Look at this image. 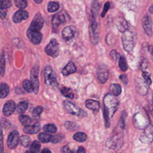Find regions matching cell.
<instances>
[{
  "label": "cell",
  "mask_w": 153,
  "mask_h": 153,
  "mask_svg": "<svg viewBox=\"0 0 153 153\" xmlns=\"http://www.w3.org/2000/svg\"><path fill=\"white\" fill-rule=\"evenodd\" d=\"M5 72V60L4 54L0 55V75L4 76Z\"/></svg>",
  "instance_id": "cell-32"
},
{
  "label": "cell",
  "mask_w": 153,
  "mask_h": 153,
  "mask_svg": "<svg viewBox=\"0 0 153 153\" xmlns=\"http://www.w3.org/2000/svg\"><path fill=\"white\" fill-rule=\"evenodd\" d=\"M138 68H139V69L143 71L148 68V61L145 58L141 57V58L139 60Z\"/></svg>",
  "instance_id": "cell-39"
},
{
  "label": "cell",
  "mask_w": 153,
  "mask_h": 153,
  "mask_svg": "<svg viewBox=\"0 0 153 153\" xmlns=\"http://www.w3.org/2000/svg\"><path fill=\"white\" fill-rule=\"evenodd\" d=\"M40 130V124L39 123H35L33 125H26L23 128V131L27 134H35L38 133Z\"/></svg>",
  "instance_id": "cell-21"
},
{
  "label": "cell",
  "mask_w": 153,
  "mask_h": 153,
  "mask_svg": "<svg viewBox=\"0 0 153 153\" xmlns=\"http://www.w3.org/2000/svg\"><path fill=\"white\" fill-rule=\"evenodd\" d=\"M39 71V67H33L30 71V82L32 84L33 92L37 94L39 91V79L38 74Z\"/></svg>",
  "instance_id": "cell-9"
},
{
  "label": "cell",
  "mask_w": 153,
  "mask_h": 153,
  "mask_svg": "<svg viewBox=\"0 0 153 153\" xmlns=\"http://www.w3.org/2000/svg\"><path fill=\"white\" fill-rule=\"evenodd\" d=\"M63 105L66 111L71 114L75 115H82L86 114L82 109H79L74 103L68 100H65L63 102Z\"/></svg>",
  "instance_id": "cell-7"
},
{
  "label": "cell",
  "mask_w": 153,
  "mask_h": 153,
  "mask_svg": "<svg viewBox=\"0 0 153 153\" xmlns=\"http://www.w3.org/2000/svg\"><path fill=\"white\" fill-rule=\"evenodd\" d=\"M23 87L27 93H32L33 91L32 84L31 82L28 79H25L23 82Z\"/></svg>",
  "instance_id": "cell-37"
},
{
  "label": "cell",
  "mask_w": 153,
  "mask_h": 153,
  "mask_svg": "<svg viewBox=\"0 0 153 153\" xmlns=\"http://www.w3.org/2000/svg\"><path fill=\"white\" fill-rule=\"evenodd\" d=\"M11 126V123L10 121L5 118H2L0 120V126L4 127V128H8Z\"/></svg>",
  "instance_id": "cell-43"
},
{
  "label": "cell",
  "mask_w": 153,
  "mask_h": 153,
  "mask_svg": "<svg viewBox=\"0 0 153 153\" xmlns=\"http://www.w3.org/2000/svg\"><path fill=\"white\" fill-rule=\"evenodd\" d=\"M103 117L105 125L108 128L110 126V118H112L119 106V102L114 96L108 94L103 99Z\"/></svg>",
  "instance_id": "cell-1"
},
{
  "label": "cell",
  "mask_w": 153,
  "mask_h": 153,
  "mask_svg": "<svg viewBox=\"0 0 153 153\" xmlns=\"http://www.w3.org/2000/svg\"><path fill=\"white\" fill-rule=\"evenodd\" d=\"M26 35L30 41L33 44H39L42 38V35L39 31L33 30L30 29L27 30Z\"/></svg>",
  "instance_id": "cell-10"
},
{
  "label": "cell",
  "mask_w": 153,
  "mask_h": 153,
  "mask_svg": "<svg viewBox=\"0 0 153 153\" xmlns=\"http://www.w3.org/2000/svg\"><path fill=\"white\" fill-rule=\"evenodd\" d=\"M44 25V20L40 13H37L33 17L29 29L39 31Z\"/></svg>",
  "instance_id": "cell-12"
},
{
  "label": "cell",
  "mask_w": 153,
  "mask_h": 153,
  "mask_svg": "<svg viewBox=\"0 0 153 153\" xmlns=\"http://www.w3.org/2000/svg\"><path fill=\"white\" fill-rule=\"evenodd\" d=\"M45 51L48 56L54 58L56 57L59 52V45L57 41L54 38L51 39L45 48Z\"/></svg>",
  "instance_id": "cell-5"
},
{
  "label": "cell",
  "mask_w": 153,
  "mask_h": 153,
  "mask_svg": "<svg viewBox=\"0 0 153 153\" xmlns=\"http://www.w3.org/2000/svg\"><path fill=\"white\" fill-rule=\"evenodd\" d=\"M51 135L47 133H40L38 135V138L39 140L42 143H48L51 142Z\"/></svg>",
  "instance_id": "cell-26"
},
{
  "label": "cell",
  "mask_w": 153,
  "mask_h": 153,
  "mask_svg": "<svg viewBox=\"0 0 153 153\" xmlns=\"http://www.w3.org/2000/svg\"><path fill=\"white\" fill-rule=\"evenodd\" d=\"M42 153H45V152H51V151L49 150L48 148H44L42 151Z\"/></svg>",
  "instance_id": "cell-54"
},
{
  "label": "cell",
  "mask_w": 153,
  "mask_h": 153,
  "mask_svg": "<svg viewBox=\"0 0 153 153\" xmlns=\"http://www.w3.org/2000/svg\"><path fill=\"white\" fill-rule=\"evenodd\" d=\"M27 106H28V104L26 102H19L17 105V112L19 114H22L24 113L26 109H27Z\"/></svg>",
  "instance_id": "cell-30"
},
{
  "label": "cell",
  "mask_w": 153,
  "mask_h": 153,
  "mask_svg": "<svg viewBox=\"0 0 153 153\" xmlns=\"http://www.w3.org/2000/svg\"><path fill=\"white\" fill-rule=\"evenodd\" d=\"M11 6V2L10 0H0V7L8 8Z\"/></svg>",
  "instance_id": "cell-44"
},
{
  "label": "cell",
  "mask_w": 153,
  "mask_h": 153,
  "mask_svg": "<svg viewBox=\"0 0 153 153\" xmlns=\"http://www.w3.org/2000/svg\"><path fill=\"white\" fill-rule=\"evenodd\" d=\"M66 22V17L62 11L54 14L52 18V26L53 30L57 29L60 25Z\"/></svg>",
  "instance_id": "cell-13"
},
{
  "label": "cell",
  "mask_w": 153,
  "mask_h": 153,
  "mask_svg": "<svg viewBox=\"0 0 153 153\" xmlns=\"http://www.w3.org/2000/svg\"><path fill=\"white\" fill-rule=\"evenodd\" d=\"M19 142V133L14 130L8 135L7 139V146L10 149H15L18 145Z\"/></svg>",
  "instance_id": "cell-8"
},
{
  "label": "cell",
  "mask_w": 153,
  "mask_h": 153,
  "mask_svg": "<svg viewBox=\"0 0 153 153\" xmlns=\"http://www.w3.org/2000/svg\"><path fill=\"white\" fill-rule=\"evenodd\" d=\"M110 90L114 96H117L121 93V87L118 84H112L110 86Z\"/></svg>",
  "instance_id": "cell-27"
},
{
  "label": "cell",
  "mask_w": 153,
  "mask_h": 153,
  "mask_svg": "<svg viewBox=\"0 0 153 153\" xmlns=\"http://www.w3.org/2000/svg\"><path fill=\"white\" fill-rule=\"evenodd\" d=\"M152 6H151V7L149 8V11H150V13L152 14Z\"/></svg>",
  "instance_id": "cell-56"
},
{
  "label": "cell",
  "mask_w": 153,
  "mask_h": 153,
  "mask_svg": "<svg viewBox=\"0 0 153 153\" xmlns=\"http://www.w3.org/2000/svg\"><path fill=\"white\" fill-rule=\"evenodd\" d=\"M21 144L25 147H28L30 143V137L28 136L23 135L19 139Z\"/></svg>",
  "instance_id": "cell-38"
},
{
  "label": "cell",
  "mask_w": 153,
  "mask_h": 153,
  "mask_svg": "<svg viewBox=\"0 0 153 153\" xmlns=\"http://www.w3.org/2000/svg\"><path fill=\"white\" fill-rule=\"evenodd\" d=\"M61 93L66 97L69 98V99H73L74 98V93L72 90V89L66 87H63L61 90H60Z\"/></svg>",
  "instance_id": "cell-28"
},
{
  "label": "cell",
  "mask_w": 153,
  "mask_h": 153,
  "mask_svg": "<svg viewBox=\"0 0 153 153\" xmlns=\"http://www.w3.org/2000/svg\"><path fill=\"white\" fill-rule=\"evenodd\" d=\"M65 128L68 130H72L73 128H74L76 126V123L73 122V121H66L65 123V124H64Z\"/></svg>",
  "instance_id": "cell-46"
},
{
  "label": "cell",
  "mask_w": 153,
  "mask_h": 153,
  "mask_svg": "<svg viewBox=\"0 0 153 153\" xmlns=\"http://www.w3.org/2000/svg\"><path fill=\"white\" fill-rule=\"evenodd\" d=\"M77 152H85V150L82 146H79L77 150Z\"/></svg>",
  "instance_id": "cell-53"
},
{
  "label": "cell",
  "mask_w": 153,
  "mask_h": 153,
  "mask_svg": "<svg viewBox=\"0 0 153 153\" xmlns=\"http://www.w3.org/2000/svg\"><path fill=\"white\" fill-rule=\"evenodd\" d=\"M133 123L136 128L143 129L149 124V121L146 115L143 112H139L134 115Z\"/></svg>",
  "instance_id": "cell-4"
},
{
  "label": "cell",
  "mask_w": 153,
  "mask_h": 153,
  "mask_svg": "<svg viewBox=\"0 0 153 153\" xmlns=\"http://www.w3.org/2000/svg\"><path fill=\"white\" fill-rule=\"evenodd\" d=\"M109 7H110V3H109V2L107 1V2L105 4V5H104L103 10L102 13V14H101V16H102V17H103L105 16V14L106 13V12H107V11H108V10H109Z\"/></svg>",
  "instance_id": "cell-48"
},
{
  "label": "cell",
  "mask_w": 153,
  "mask_h": 153,
  "mask_svg": "<svg viewBox=\"0 0 153 153\" xmlns=\"http://www.w3.org/2000/svg\"><path fill=\"white\" fill-rule=\"evenodd\" d=\"M115 24H116V26H117L118 29L121 32H125L128 28L127 23L126 21L123 19H121V18L118 19L116 21Z\"/></svg>",
  "instance_id": "cell-24"
},
{
  "label": "cell",
  "mask_w": 153,
  "mask_h": 153,
  "mask_svg": "<svg viewBox=\"0 0 153 153\" xmlns=\"http://www.w3.org/2000/svg\"><path fill=\"white\" fill-rule=\"evenodd\" d=\"M4 152V139L3 132L1 127L0 126V152Z\"/></svg>",
  "instance_id": "cell-47"
},
{
  "label": "cell",
  "mask_w": 153,
  "mask_h": 153,
  "mask_svg": "<svg viewBox=\"0 0 153 153\" xmlns=\"http://www.w3.org/2000/svg\"><path fill=\"white\" fill-rule=\"evenodd\" d=\"M118 65H119L120 69L124 72L126 71L128 69V65H127V60L124 56H121L120 57Z\"/></svg>",
  "instance_id": "cell-29"
},
{
  "label": "cell",
  "mask_w": 153,
  "mask_h": 153,
  "mask_svg": "<svg viewBox=\"0 0 153 153\" xmlns=\"http://www.w3.org/2000/svg\"><path fill=\"white\" fill-rule=\"evenodd\" d=\"M63 138V136L60 134H56L54 136H51V142L52 143H57L60 142Z\"/></svg>",
  "instance_id": "cell-45"
},
{
  "label": "cell",
  "mask_w": 153,
  "mask_h": 153,
  "mask_svg": "<svg viewBox=\"0 0 153 153\" xmlns=\"http://www.w3.org/2000/svg\"><path fill=\"white\" fill-rule=\"evenodd\" d=\"M59 8V4L57 2H50L47 5V10L50 13L57 11Z\"/></svg>",
  "instance_id": "cell-33"
},
{
  "label": "cell",
  "mask_w": 153,
  "mask_h": 153,
  "mask_svg": "<svg viewBox=\"0 0 153 153\" xmlns=\"http://www.w3.org/2000/svg\"><path fill=\"white\" fill-rule=\"evenodd\" d=\"M7 8L0 7V18L1 19H4L7 16Z\"/></svg>",
  "instance_id": "cell-49"
},
{
  "label": "cell",
  "mask_w": 153,
  "mask_h": 153,
  "mask_svg": "<svg viewBox=\"0 0 153 153\" xmlns=\"http://www.w3.org/2000/svg\"><path fill=\"white\" fill-rule=\"evenodd\" d=\"M121 41L124 49L127 52H130L132 51L136 44V34L130 30H127V29L123 32L121 36Z\"/></svg>",
  "instance_id": "cell-2"
},
{
  "label": "cell",
  "mask_w": 153,
  "mask_h": 153,
  "mask_svg": "<svg viewBox=\"0 0 153 153\" xmlns=\"http://www.w3.org/2000/svg\"><path fill=\"white\" fill-rule=\"evenodd\" d=\"M61 152H72V151L69 149V148L67 145L62 147Z\"/></svg>",
  "instance_id": "cell-52"
},
{
  "label": "cell",
  "mask_w": 153,
  "mask_h": 153,
  "mask_svg": "<svg viewBox=\"0 0 153 153\" xmlns=\"http://www.w3.org/2000/svg\"><path fill=\"white\" fill-rule=\"evenodd\" d=\"M87 135L84 132H77L74 134L73 138L75 140H76L79 142H82L86 140L87 139Z\"/></svg>",
  "instance_id": "cell-31"
},
{
  "label": "cell",
  "mask_w": 153,
  "mask_h": 153,
  "mask_svg": "<svg viewBox=\"0 0 153 153\" xmlns=\"http://www.w3.org/2000/svg\"><path fill=\"white\" fill-rule=\"evenodd\" d=\"M76 71V68L74 63L72 62H69L62 71V74L63 75H68Z\"/></svg>",
  "instance_id": "cell-22"
},
{
  "label": "cell",
  "mask_w": 153,
  "mask_h": 153,
  "mask_svg": "<svg viewBox=\"0 0 153 153\" xmlns=\"http://www.w3.org/2000/svg\"><path fill=\"white\" fill-rule=\"evenodd\" d=\"M34 1L37 4H41L42 1V0H34Z\"/></svg>",
  "instance_id": "cell-55"
},
{
  "label": "cell",
  "mask_w": 153,
  "mask_h": 153,
  "mask_svg": "<svg viewBox=\"0 0 153 153\" xmlns=\"http://www.w3.org/2000/svg\"><path fill=\"white\" fill-rule=\"evenodd\" d=\"M16 108V105L14 101L10 100L4 104L2 108V113L5 116L9 117L14 112Z\"/></svg>",
  "instance_id": "cell-14"
},
{
  "label": "cell",
  "mask_w": 153,
  "mask_h": 153,
  "mask_svg": "<svg viewBox=\"0 0 153 153\" xmlns=\"http://www.w3.org/2000/svg\"><path fill=\"white\" fill-rule=\"evenodd\" d=\"M75 32H76V29L74 26L71 25V26H66L62 30V36L63 39L66 41L70 40L74 37L75 33Z\"/></svg>",
  "instance_id": "cell-18"
},
{
  "label": "cell",
  "mask_w": 153,
  "mask_h": 153,
  "mask_svg": "<svg viewBox=\"0 0 153 153\" xmlns=\"http://www.w3.org/2000/svg\"><path fill=\"white\" fill-rule=\"evenodd\" d=\"M9 87L4 82H2L0 85V98H5L9 94Z\"/></svg>",
  "instance_id": "cell-25"
},
{
  "label": "cell",
  "mask_w": 153,
  "mask_h": 153,
  "mask_svg": "<svg viewBox=\"0 0 153 153\" xmlns=\"http://www.w3.org/2000/svg\"><path fill=\"white\" fill-rule=\"evenodd\" d=\"M44 81L45 84L51 88H55L58 85L57 75L51 66H46L44 69Z\"/></svg>",
  "instance_id": "cell-3"
},
{
  "label": "cell",
  "mask_w": 153,
  "mask_h": 153,
  "mask_svg": "<svg viewBox=\"0 0 153 153\" xmlns=\"http://www.w3.org/2000/svg\"><path fill=\"white\" fill-rule=\"evenodd\" d=\"M148 85L145 82H143L140 79H139V81L137 82L136 88L139 93L141 95H145L148 93Z\"/></svg>",
  "instance_id": "cell-23"
},
{
  "label": "cell",
  "mask_w": 153,
  "mask_h": 153,
  "mask_svg": "<svg viewBox=\"0 0 153 153\" xmlns=\"http://www.w3.org/2000/svg\"><path fill=\"white\" fill-rule=\"evenodd\" d=\"M123 145V139L118 134H114L111 137H109L106 142V145L110 149H120L121 146Z\"/></svg>",
  "instance_id": "cell-6"
},
{
  "label": "cell",
  "mask_w": 153,
  "mask_h": 153,
  "mask_svg": "<svg viewBox=\"0 0 153 153\" xmlns=\"http://www.w3.org/2000/svg\"><path fill=\"white\" fill-rule=\"evenodd\" d=\"M110 56H111V57H112L114 60H116L117 59L118 53H117V52L115 50H112V51L110 52Z\"/></svg>",
  "instance_id": "cell-51"
},
{
  "label": "cell",
  "mask_w": 153,
  "mask_h": 153,
  "mask_svg": "<svg viewBox=\"0 0 153 153\" xmlns=\"http://www.w3.org/2000/svg\"><path fill=\"white\" fill-rule=\"evenodd\" d=\"M142 75L145 81V82L148 85H151V83H152V81H151V77H150V75L148 72H143L142 74Z\"/></svg>",
  "instance_id": "cell-42"
},
{
  "label": "cell",
  "mask_w": 153,
  "mask_h": 153,
  "mask_svg": "<svg viewBox=\"0 0 153 153\" xmlns=\"http://www.w3.org/2000/svg\"><path fill=\"white\" fill-rule=\"evenodd\" d=\"M119 78L122 81V82L125 84L127 85L128 83V78L126 75H121L119 76Z\"/></svg>",
  "instance_id": "cell-50"
},
{
  "label": "cell",
  "mask_w": 153,
  "mask_h": 153,
  "mask_svg": "<svg viewBox=\"0 0 153 153\" xmlns=\"http://www.w3.org/2000/svg\"><path fill=\"white\" fill-rule=\"evenodd\" d=\"M91 33L90 36L91 41L93 42V44H97L98 42V38H99V34L97 32V25L96 22L94 20H93L91 23Z\"/></svg>",
  "instance_id": "cell-19"
},
{
  "label": "cell",
  "mask_w": 153,
  "mask_h": 153,
  "mask_svg": "<svg viewBox=\"0 0 153 153\" xmlns=\"http://www.w3.org/2000/svg\"><path fill=\"white\" fill-rule=\"evenodd\" d=\"M14 3L16 6L20 9H24L27 6L26 0H14Z\"/></svg>",
  "instance_id": "cell-41"
},
{
  "label": "cell",
  "mask_w": 153,
  "mask_h": 153,
  "mask_svg": "<svg viewBox=\"0 0 153 153\" xmlns=\"http://www.w3.org/2000/svg\"><path fill=\"white\" fill-rule=\"evenodd\" d=\"M41 148V144L39 142L34 140L30 146V152H38Z\"/></svg>",
  "instance_id": "cell-36"
},
{
  "label": "cell",
  "mask_w": 153,
  "mask_h": 153,
  "mask_svg": "<svg viewBox=\"0 0 153 153\" xmlns=\"http://www.w3.org/2000/svg\"><path fill=\"white\" fill-rule=\"evenodd\" d=\"M142 26L145 32L148 36H151L152 33V20L149 16H145L142 19Z\"/></svg>",
  "instance_id": "cell-15"
},
{
  "label": "cell",
  "mask_w": 153,
  "mask_h": 153,
  "mask_svg": "<svg viewBox=\"0 0 153 153\" xmlns=\"http://www.w3.org/2000/svg\"><path fill=\"white\" fill-rule=\"evenodd\" d=\"M109 76V71L106 66L104 65H100L99 66L97 69V76L101 84L105 83Z\"/></svg>",
  "instance_id": "cell-11"
},
{
  "label": "cell",
  "mask_w": 153,
  "mask_h": 153,
  "mask_svg": "<svg viewBox=\"0 0 153 153\" xmlns=\"http://www.w3.org/2000/svg\"><path fill=\"white\" fill-rule=\"evenodd\" d=\"M144 131L140 136V139L142 142L149 143L152 139V128L151 125H148L145 128Z\"/></svg>",
  "instance_id": "cell-16"
},
{
  "label": "cell",
  "mask_w": 153,
  "mask_h": 153,
  "mask_svg": "<svg viewBox=\"0 0 153 153\" xmlns=\"http://www.w3.org/2000/svg\"><path fill=\"white\" fill-rule=\"evenodd\" d=\"M29 17V13L27 11L20 9L17 11L13 16V21L16 23H20L23 20H26Z\"/></svg>",
  "instance_id": "cell-17"
},
{
  "label": "cell",
  "mask_w": 153,
  "mask_h": 153,
  "mask_svg": "<svg viewBox=\"0 0 153 153\" xmlns=\"http://www.w3.org/2000/svg\"><path fill=\"white\" fill-rule=\"evenodd\" d=\"M42 111H43V108L41 106H38L33 109V111H32V116L34 118H37L39 117L40 114L42 112Z\"/></svg>",
  "instance_id": "cell-40"
},
{
  "label": "cell",
  "mask_w": 153,
  "mask_h": 153,
  "mask_svg": "<svg viewBox=\"0 0 153 153\" xmlns=\"http://www.w3.org/2000/svg\"><path fill=\"white\" fill-rule=\"evenodd\" d=\"M19 119L21 124L25 126L29 125L32 123L31 118L29 116L26 115H20V116L19 117Z\"/></svg>",
  "instance_id": "cell-35"
},
{
  "label": "cell",
  "mask_w": 153,
  "mask_h": 153,
  "mask_svg": "<svg viewBox=\"0 0 153 153\" xmlns=\"http://www.w3.org/2000/svg\"><path fill=\"white\" fill-rule=\"evenodd\" d=\"M85 106L91 110L93 111L94 114H96L100 108V103L98 101L92 100V99H88L85 101Z\"/></svg>",
  "instance_id": "cell-20"
},
{
  "label": "cell",
  "mask_w": 153,
  "mask_h": 153,
  "mask_svg": "<svg viewBox=\"0 0 153 153\" xmlns=\"http://www.w3.org/2000/svg\"><path fill=\"white\" fill-rule=\"evenodd\" d=\"M43 130L47 133H54L57 131V127L53 124H47L43 126Z\"/></svg>",
  "instance_id": "cell-34"
}]
</instances>
